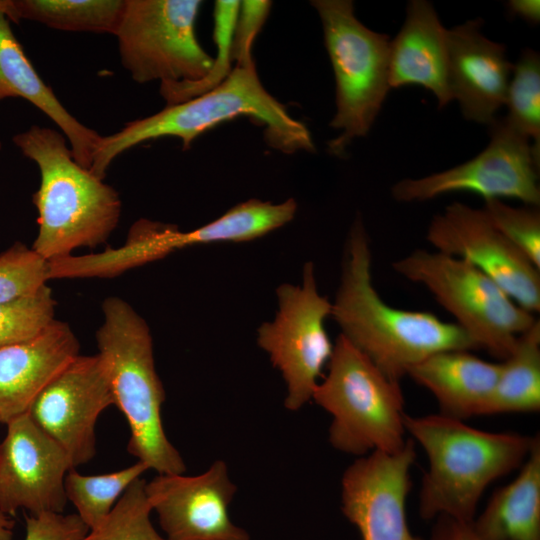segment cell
<instances>
[{"mask_svg":"<svg viewBox=\"0 0 540 540\" xmlns=\"http://www.w3.org/2000/svg\"><path fill=\"white\" fill-rule=\"evenodd\" d=\"M426 239L436 251L475 266L526 311L539 312L540 270L500 233L484 210L453 202L432 218Z\"/></svg>","mask_w":540,"mask_h":540,"instance_id":"cell-12","label":"cell"},{"mask_svg":"<svg viewBox=\"0 0 540 540\" xmlns=\"http://www.w3.org/2000/svg\"><path fill=\"white\" fill-rule=\"evenodd\" d=\"M489 132V144L473 159L423 178L400 180L391 189L393 198L399 202L425 201L469 191L484 199L513 198L526 206H538L540 159L531 143L505 117L496 118Z\"/></svg>","mask_w":540,"mask_h":540,"instance_id":"cell-11","label":"cell"},{"mask_svg":"<svg viewBox=\"0 0 540 540\" xmlns=\"http://www.w3.org/2000/svg\"><path fill=\"white\" fill-rule=\"evenodd\" d=\"M13 142L40 170L33 198L39 230L32 249L51 261L104 243L120 218L116 190L77 163L66 137L56 130L32 125Z\"/></svg>","mask_w":540,"mask_h":540,"instance_id":"cell-4","label":"cell"},{"mask_svg":"<svg viewBox=\"0 0 540 540\" xmlns=\"http://www.w3.org/2000/svg\"><path fill=\"white\" fill-rule=\"evenodd\" d=\"M370 241L361 218L349 232L340 285L331 315L344 336L389 379L399 382L428 356L477 349L456 323L425 311L387 304L372 283Z\"/></svg>","mask_w":540,"mask_h":540,"instance_id":"cell-1","label":"cell"},{"mask_svg":"<svg viewBox=\"0 0 540 540\" xmlns=\"http://www.w3.org/2000/svg\"><path fill=\"white\" fill-rule=\"evenodd\" d=\"M55 305L46 284L30 295L0 303V348L39 335L55 320Z\"/></svg>","mask_w":540,"mask_h":540,"instance_id":"cell-29","label":"cell"},{"mask_svg":"<svg viewBox=\"0 0 540 540\" xmlns=\"http://www.w3.org/2000/svg\"><path fill=\"white\" fill-rule=\"evenodd\" d=\"M14 522L0 511V540H13Z\"/></svg>","mask_w":540,"mask_h":540,"instance_id":"cell-36","label":"cell"},{"mask_svg":"<svg viewBox=\"0 0 540 540\" xmlns=\"http://www.w3.org/2000/svg\"><path fill=\"white\" fill-rule=\"evenodd\" d=\"M481 19L446 30L448 84L465 119L490 125L505 104L513 70L505 46L486 38Z\"/></svg>","mask_w":540,"mask_h":540,"instance_id":"cell-17","label":"cell"},{"mask_svg":"<svg viewBox=\"0 0 540 540\" xmlns=\"http://www.w3.org/2000/svg\"><path fill=\"white\" fill-rule=\"evenodd\" d=\"M540 409V322L524 331L500 363L495 387L482 415L537 412Z\"/></svg>","mask_w":540,"mask_h":540,"instance_id":"cell-23","label":"cell"},{"mask_svg":"<svg viewBox=\"0 0 540 540\" xmlns=\"http://www.w3.org/2000/svg\"><path fill=\"white\" fill-rule=\"evenodd\" d=\"M6 424L7 435L0 444V511L62 513L67 502L64 479L74 469L67 454L28 412Z\"/></svg>","mask_w":540,"mask_h":540,"instance_id":"cell-14","label":"cell"},{"mask_svg":"<svg viewBox=\"0 0 540 540\" xmlns=\"http://www.w3.org/2000/svg\"><path fill=\"white\" fill-rule=\"evenodd\" d=\"M241 116L264 125V138L274 149L287 154L315 151L308 128L291 117L286 107L263 87L255 63L251 62L235 65L222 83L198 97L166 106L154 115L127 123L109 136H101L89 171L103 180L117 156L160 137H177L183 149H189L202 133Z\"/></svg>","mask_w":540,"mask_h":540,"instance_id":"cell-2","label":"cell"},{"mask_svg":"<svg viewBox=\"0 0 540 540\" xmlns=\"http://www.w3.org/2000/svg\"><path fill=\"white\" fill-rule=\"evenodd\" d=\"M149 468L138 461L134 465L101 475H82L70 469L64 479L67 500L89 530L98 526L129 485Z\"/></svg>","mask_w":540,"mask_h":540,"instance_id":"cell-25","label":"cell"},{"mask_svg":"<svg viewBox=\"0 0 540 540\" xmlns=\"http://www.w3.org/2000/svg\"><path fill=\"white\" fill-rule=\"evenodd\" d=\"M13 13V1L0 0V100L20 97L40 109L61 129L75 161L90 170L101 135L70 114L40 78L10 26Z\"/></svg>","mask_w":540,"mask_h":540,"instance_id":"cell-20","label":"cell"},{"mask_svg":"<svg viewBox=\"0 0 540 540\" xmlns=\"http://www.w3.org/2000/svg\"><path fill=\"white\" fill-rule=\"evenodd\" d=\"M0 422H2V421H1V417H0Z\"/></svg>","mask_w":540,"mask_h":540,"instance_id":"cell-38","label":"cell"},{"mask_svg":"<svg viewBox=\"0 0 540 540\" xmlns=\"http://www.w3.org/2000/svg\"><path fill=\"white\" fill-rule=\"evenodd\" d=\"M405 429L424 449L419 512L424 520L447 516L472 523L486 487L521 467L539 436L494 433L443 414L404 417Z\"/></svg>","mask_w":540,"mask_h":540,"instance_id":"cell-3","label":"cell"},{"mask_svg":"<svg viewBox=\"0 0 540 540\" xmlns=\"http://www.w3.org/2000/svg\"><path fill=\"white\" fill-rule=\"evenodd\" d=\"M471 526L481 540H540V439Z\"/></svg>","mask_w":540,"mask_h":540,"instance_id":"cell-22","label":"cell"},{"mask_svg":"<svg viewBox=\"0 0 540 540\" xmlns=\"http://www.w3.org/2000/svg\"><path fill=\"white\" fill-rule=\"evenodd\" d=\"M17 20L72 32L110 33L120 24L125 0H13Z\"/></svg>","mask_w":540,"mask_h":540,"instance_id":"cell-24","label":"cell"},{"mask_svg":"<svg viewBox=\"0 0 540 540\" xmlns=\"http://www.w3.org/2000/svg\"><path fill=\"white\" fill-rule=\"evenodd\" d=\"M278 311L257 330V343L268 353L287 385L285 407L296 411L310 399L333 344L325 329L332 303L317 289L314 266L307 262L301 285L277 288Z\"/></svg>","mask_w":540,"mask_h":540,"instance_id":"cell-10","label":"cell"},{"mask_svg":"<svg viewBox=\"0 0 540 540\" xmlns=\"http://www.w3.org/2000/svg\"><path fill=\"white\" fill-rule=\"evenodd\" d=\"M102 310L98 354L107 367L115 405L130 428L128 452L158 474H183L185 463L162 426L165 391L155 369L150 329L118 297L105 299Z\"/></svg>","mask_w":540,"mask_h":540,"instance_id":"cell-5","label":"cell"},{"mask_svg":"<svg viewBox=\"0 0 540 540\" xmlns=\"http://www.w3.org/2000/svg\"><path fill=\"white\" fill-rule=\"evenodd\" d=\"M49 279V261L32 248L14 244L0 254V303L30 295Z\"/></svg>","mask_w":540,"mask_h":540,"instance_id":"cell-30","label":"cell"},{"mask_svg":"<svg viewBox=\"0 0 540 540\" xmlns=\"http://www.w3.org/2000/svg\"><path fill=\"white\" fill-rule=\"evenodd\" d=\"M240 1L217 0L214 4L213 39L217 52L214 66L202 80L192 83L160 85V94L167 105L179 104L198 97L222 83L232 71V42Z\"/></svg>","mask_w":540,"mask_h":540,"instance_id":"cell-27","label":"cell"},{"mask_svg":"<svg viewBox=\"0 0 540 540\" xmlns=\"http://www.w3.org/2000/svg\"><path fill=\"white\" fill-rule=\"evenodd\" d=\"M500 363L467 350L434 353L412 366L407 375L436 398L441 414L464 420L482 415L495 387Z\"/></svg>","mask_w":540,"mask_h":540,"instance_id":"cell-21","label":"cell"},{"mask_svg":"<svg viewBox=\"0 0 540 540\" xmlns=\"http://www.w3.org/2000/svg\"><path fill=\"white\" fill-rule=\"evenodd\" d=\"M414 441L398 452L373 451L355 460L342 477V512L362 540H423L411 533L406 499L415 461Z\"/></svg>","mask_w":540,"mask_h":540,"instance_id":"cell-15","label":"cell"},{"mask_svg":"<svg viewBox=\"0 0 540 540\" xmlns=\"http://www.w3.org/2000/svg\"><path fill=\"white\" fill-rule=\"evenodd\" d=\"M335 77L336 113L330 126L341 133L328 144L334 156L370 131L390 89L389 36L370 30L350 0H314Z\"/></svg>","mask_w":540,"mask_h":540,"instance_id":"cell-7","label":"cell"},{"mask_svg":"<svg viewBox=\"0 0 540 540\" xmlns=\"http://www.w3.org/2000/svg\"><path fill=\"white\" fill-rule=\"evenodd\" d=\"M312 399L332 416L331 445L364 456L395 453L406 444L404 397L399 382L389 379L344 336H338L328 374Z\"/></svg>","mask_w":540,"mask_h":540,"instance_id":"cell-6","label":"cell"},{"mask_svg":"<svg viewBox=\"0 0 540 540\" xmlns=\"http://www.w3.org/2000/svg\"><path fill=\"white\" fill-rule=\"evenodd\" d=\"M25 521V540H81L89 532L77 514L43 513Z\"/></svg>","mask_w":540,"mask_h":540,"instance_id":"cell-33","label":"cell"},{"mask_svg":"<svg viewBox=\"0 0 540 540\" xmlns=\"http://www.w3.org/2000/svg\"><path fill=\"white\" fill-rule=\"evenodd\" d=\"M430 540H481L472 529L471 523H464L447 516H439Z\"/></svg>","mask_w":540,"mask_h":540,"instance_id":"cell-34","label":"cell"},{"mask_svg":"<svg viewBox=\"0 0 540 540\" xmlns=\"http://www.w3.org/2000/svg\"><path fill=\"white\" fill-rule=\"evenodd\" d=\"M236 490L222 460L196 476L158 474L145 485L168 540H250L229 516Z\"/></svg>","mask_w":540,"mask_h":540,"instance_id":"cell-16","label":"cell"},{"mask_svg":"<svg viewBox=\"0 0 540 540\" xmlns=\"http://www.w3.org/2000/svg\"><path fill=\"white\" fill-rule=\"evenodd\" d=\"M446 30L429 1H409L405 22L389 43L390 88L424 87L435 95L439 108L453 100Z\"/></svg>","mask_w":540,"mask_h":540,"instance_id":"cell-19","label":"cell"},{"mask_svg":"<svg viewBox=\"0 0 540 540\" xmlns=\"http://www.w3.org/2000/svg\"><path fill=\"white\" fill-rule=\"evenodd\" d=\"M271 6L272 2L267 0L240 1L232 42V60L235 65L254 62V41L270 14Z\"/></svg>","mask_w":540,"mask_h":540,"instance_id":"cell-32","label":"cell"},{"mask_svg":"<svg viewBox=\"0 0 540 540\" xmlns=\"http://www.w3.org/2000/svg\"><path fill=\"white\" fill-rule=\"evenodd\" d=\"M199 0H125L115 33L123 67L140 84L192 83L206 77L213 59L200 45Z\"/></svg>","mask_w":540,"mask_h":540,"instance_id":"cell-9","label":"cell"},{"mask_svg":"<svg viewBox=\"0 0 540 540\" xmlns=\"http://www.w3.org/2000/svg\"><path fill=\"white\" fill-rule=\"evenodd\" d=\"M505 104L507 122L532 145L540 159V58L531 49L513 65Z\"/></svg>","mask_w":540,"mask_h":540,"instance_id":"cell-26","label":"cell"},{"mask_svg":"<svg viewBox=\"0 0 540 540\" xmlns=\"http://www.w3.org/2000/svg\"><path fill=\"white\" fill-rule=\"evenodd\" d=\"M145 485L141 478L132 482L107 517L81 540H168L151 523Z\"/></svg>","mask_w":540,"mask_h":540,"instance_id":"cell-28","label":"cell"},{"mask_svg":"<svg viewBox=\"0 0 540 540\" xmlns=\"http://www.w3.org/2000/svg\"><path fill=\"white\" fill-rule=\"evenodd\" d=\"M1 148H2V143H1V141H0V150H1Z\"/></svg>","mask_w":540,"mask_h":540,"instance_id":"cell-37","label":"cell"},{"mask_svg":"<svg viewBox=\"0 0 540 540\" xmlns=\"http://www.w3.org/2000/svg\"><path fill=\"white\" fill-rule=\"evenodd\" d=\"M402 277L425 286L474 341L494 357L506 359L518 337L536 321L492 279L469 262L417 249L392 263Z\"/></svg>","mask_w":540,"mask_h":540,"instance_id":"cell-8","label":"cell"},{"mask_svg":"<svg viewBox=\"0 0 540 540\" xmlns=\"http://www.w3.org/2000/svg\"><path fill=\"white\" fill-rule=\"evenodd\" d=\"M484 212L500 233L540 270V212L534 206L512 207L484 199Z\"/></svg>","mask_w":540,"mask_h":540,"instance_id":"cell-31","label":"cell"},{"mask_svg":"<svg viewBox=\"0 0 540 540\" xmlns=\"http://www.w3.org/2000/svg\"><path fill=\"white\" fill-rule=\"evenodd\" d=\"M67 323L54 320L32 339L0 348V417L3 423L28 412L41 391L78 355Z\"/></svg>","mask_w":540,"mask_h":540,"instance_id":"cell-18","label":"cell"},{"mask_svg":"<svg viewBox=\"0 0 540 540\" xmlns=\"http://www.w3.org/2000/svg\"><path fill=\"white\" fill-rule=\"evenodd\" d=\"M508 8L512 14L529 23H539L540 2L538 0H511L508 2Z\"/></svg>","mask_w":540,"mask_h":540,"instance_id":"cell-35","label":"cell"},{"mask_svg":"<svg viewBox=\"0 0 540 540\" xmlns=\"http://www.w3.org/2000/svg\"><path fill=\"white\" fill-rule=\"evenodd\" d=\"M115 405L108 370L99 354L78 355L36 397L28 413L56 441L75 468L95 455V425Z\"/></svg>","mask_w":540,"mask_h":540,"instance_id":"cell-13","label":"cell"}]
</instances>
